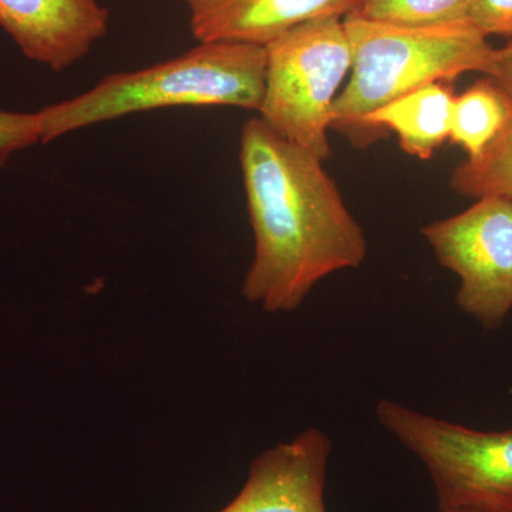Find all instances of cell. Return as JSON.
I'll use <instances>...</instances> for the list:
<instances>
[{
  "mask_svg": "<svg viewBox=\"0 0 512 512\" xmlns=\"http://www.w3.org/2000/svg\"><path fill=\"white\" fill-rule=\"evenodd\" d=\"M439 512H481V511L468 510V508H446V510H439Z\"/></svg>",
  "mask_w": 512,
  "mask_h": 512,
  "instance_id": "e0dca14e",
  "label": "cell"
},
{
  "mask_svg": "<svg viewBox=\"0 0 512 512\" xmlns=\"http://www.w3.org/2000/svg\"><path fill=\"white\" fill-rule=\"evenodd\" d=\"M454 99L453 87L447 83H430L404 93L370 114V134L377 143L393 131L409 156L430 160L450 140Z\"/></svg>",
  "mask_w": 512,
  "mask_h": 512,
  "instance_id": "30bf717a",
  "label": "cell"
},
{
  "mask_svg": "<svg viewBox=\"0 0 512 512\" xmlns=\"http://www.w3.org/2000/svg\"><path fill=\"white\" fill-rule=\"evenodd\" d=\"M198 42L268 46L289 30L322 18H346L363 0H183Z\"/></svg>",
  "mask_w": 512,
  "mask_h": 512,
  "instance_id": "9c48e42d",
  "label": "cell"
},
{
  "mask_svg": "<svg viewBox=\"0 0 512 512\" xmlns=\"http://www.w3.org/2000/svg\"><path fill=\"white\" fill-rule=\"evenodd\" d=\"M265 80V46L200 42L184 55L136 72L110 74L86 93L37 111L42 143L165 107L232 106L258 111Z\"/></svg>",
  "mask_w": 512,
  "mask_h": 512,
  "instance_id": "3957f363",
  "label": "cell"
},
{
  "mask_svg": "<svg viewBox=\"0 0 512 512\" xmlns=\"http://www.w3.org/2000/svg\"><path fill=\"white\" fill-rule=\"evenodd\" d=\"M491 79L500 84L501 89L512 100V40L495 52V60Z\"/></svg>",
  "mask_w": 512,
  "mask_h": 512,
  "instance_id": "2e32d148",
  "label": "cell"
},
{
  "mask_svg": "<svg viewBox=\"0 0 512 512\" xmlns=\"http://www.w3.org/2000/svg\"><path fill=\"white\" fill-rule=\"evenodd\" d=\"M265 47V93L259 119L279 136L328 160L333 106L352 69V47L343 18L311 20Z\"/></svg>",
  "mask_w": 512,
  "mask_h": 512,
  "instance_id": "277c9868",
  "label": "cell"
},
{
  "mask_svg": "<svg viewBox=\"0 0 512 512\" xmlns=\"http://www.w3.org/2000/svg\"><path fill=\"white\" fill-rule=\"evenodd\" d=\"M352 47L350 79L335 101L332 128L356 148L375 144L370 114L430 83H448L461 74L493 72L495 52L470 22L404 26L350 13L343 18Z\"/></svg>",
  "mask_w": 512,
  "mask_h": 512,
  "instance_id": "7a4b0ae2",
  "label": "cell"
},
{
  "mask_svg": "<svg viewBox=\"0 0 512 512\" xmlns=\"http://www.w3.org/2000/svg\"><path fill=\"white\" fill-rule=\"evenodd\" d=\"M99 0H0V28L23 56L62 72L89 55L109 30Z\"/></svg>",
  "mask_w": 512,
  "mask_h": 512,
  "instance_id": "ba28073f",
  "label": "cell"
},
{
  "mask_svg": "<svg viewBox=\"0 0 512 512\" xmlns=\"http://www.w3.org/2000/svg\"><path fill=\"white\" fill-rule=\"evenodd\" d=\"M330 439L309 429L252 461L244 487L218 512H328L326 471Z\"/></svg>",
  "mask_w": 512,
  "mask_h": 512,
  "instance_id": "52a82bcc",
  "label": "cell"
},
{
  "mask_svg": "<svg viewBox=\"0 0 512 512\" xmlns=\"http://www.w3.org/2000/svg\"><path fill=\"white\" fill-rule=\"evenodd\" d=\"M254 262L242 293L266 312L296 311L326 276L365 262V232L323 161L248 120L239 140Z\"/></svg>",
  "mask_w": 512,
  "mask_h": 512,
  "instance_id": "6da1fadb",
  "label": "cell"
},
{
  "mask_svg": "<svg viewBox=\"0 0 512 512\" xmlns=\"http://www.w3.org/2000/svg\"><path fill=\"white\" fill-rule=\"evenodd\" d=\"M42 143L39 113L0 110V167L13 154Z\"/></svg>",
  "mask_w": 512,
  "mask_h": 512,
  "instance_id": "5bb4252c",
  "label": "cell"
},
{
  "mask_svg": "<svg viewBox=\"0 0 512 512\" xmlns=\"http://www.w3.org/2000/svg\"><path fill=\"white\" fill-rule=\"evenodd\" d=\"M421 234L440 264L460 278L458 308L485 329L500 328L512 309V200L478 198Z\"/></svg>",
  "mask_w": 512,
  "mask_h": 512,
  "instance_id": "8992f818",
  "label": "cell"
},
{
  "mask_svg": "<svg viewBox=\"0 0 512 512\" xmlns=\"http://www.w3.org/2000/svg\"><path fill=\"white\" fill-rule=\"evenodd\" d=\"M511 111L510 96L495 80L487 77L474 83L454 99L451 143L463 148L467 158L477 157L503 130Z\"/></svg>",
  "mask_w": 512,
  "mask_h": 512,
  "instance_id": "8fae6325",
  "label": "cell"
},
{
  "mask_svg": "<svg viewBox=\"0 0 512 512\" xmlns=\"http://www.w3.org/2000/svg\"><path fill=\"white\" fill-rule=\"evenodd\" d=\"M376 414L426 466L439 510L512 512V430H474L390 400Z\"/></svg>",
  "mask_w": 512,
  "mask_h": 512,
  "instance_id": "5b68a950",
  "label": "cell"
},
{
  "mask_svg": "<svg viewBox=\"0 0 512 512\" xmlns=\"http://www.w3.org/2000/svg\"><path fill=\"white\" fill-rule=\"evenodd\" d=\"M450 187L468 198L503 197L512 200V111L497 137L477 157L454 168Z\"/></svg>",
  "mask_w": 512,
  "mask_h": 512,
  "instance_id": "7c38bea8",
  "label": "cell"
},
{
  "mask_svg": "<svg viewBox=\"0 0 512 512\" xmlns=\"http://www.w3.org/2000/svg\"><path fill=\"white\" fill-rule=\"evenodd\" d=\"M476 0H363L356 15L404 26H431L467 20Z\"/></svg>",
  "mask_w": 512,
  "mask_h": 512,
  "instance_id": "4fadbf2b",
  "label": "cell"
},
{
  "mask_svg": "<svg viewBox=\"0 0 512 512\" xmlns=\"http://www.w3.org/2000/svg\"><path fill=\"white\" fill-rule=\"evenodd\" d=\"M468 20L485 37H505L512 40V0H476Z\"/></svg>",
  "mask_w": 512,
  "mask_h": 512,
  "instance_id": "9a60e30c",
  "label": "cell"
}]
</instances>
